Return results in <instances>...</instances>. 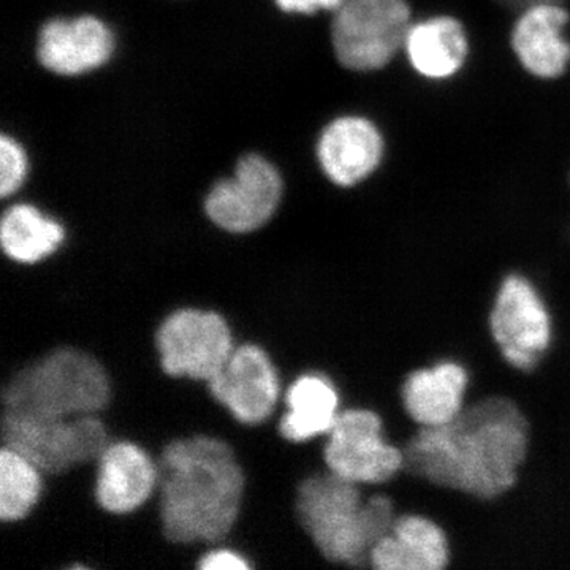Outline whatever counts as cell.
I'll list each match as a JSON object with an SVG mask.
<instances>
[{
    "label": "cell",
    "instance_id": "ac0fdd59",
    "mask_svg": "<svg viewBox=\"0 0 570 570\" xmlns=\"http://www.w3.org/2000/svg\"><path fill=\"white\" fill-rule=\"evenodd\" d=\"M568 22L569 11L562 3H535L521 10L510 43L521 66L534 77L551 80L568 69L570 43L562 36Z\"/></svg>",
    "mask_w": 570,
    "mask_h": 570
},
{
    "label": "cell",
    "instance_id": "277c9868",
    "mask_svg": "<svg viewBox=\"0 0 570 570\" xmlns=\"http://www.w3.org/2000/svg\"><path fill=\"white\" fill-rule=\"evenodd\" d=\"M111 397L107 366L71 344L52 347L0 379V412L45 419L102 415Z\"/></svg>",
    "mask_w": 570,
    "mask_h": 570
},
{
    "label": "cell",
    "instance_id": "e0dca14e",
    "mask_svg": "<svg viewBox=\"0 0 570 570\" xmlns=\"http://www.w3.org/2000/svg\"><path fill=\"white\" fill-rule=\"evenodd\" d=\"M384 140L373 122L360 116H344L328 124L317 145L322 170L336 186L362 183L379 167Z\"/></svg>",
    "mask_w": 570,
    "mask_h": 570
},
{
    "label": "cell",
    "instance_id": "7c38bea8",
    "mask_svg": "<svg viewBox=\"0 0 570 570\" xmlns=\"http://www.w3.org/2000/svg\"><path fill=\"white\" fill-rule=\"evenodd\" d=\"M159 483L156 456L138 442L112 439L96 461L94 497L110 515H130L151 502Z\"/></svg>",
    "mask_w": 570,
    "mask_h": 570
},
{
    "label": "cell",
    "instance_id": "4fadbf2b",
    "mask_svg": "<svg viewBox=\"0 0 570 570\" xmlns=\"http://www.w3.org/2000/svg\"><path fill=\"white\" fill-rule=\"evenodd\" d=\"M343 409V395L335 382L317 371H306L285 385L283 404L269 422L284 441L307 444L322 441Z\"/></svg>",
    "mask_w": 570,
    "mask_h": 570
},
{
    "label": "cell",
    "instance_id": "8992f818",
    "mask_svg": "<svg viewBox=\"0 0 570 570\" xmlns=\"http://www.w3.org/2000/svg\"><path fill=\"white\" fill-rule=\"evenodd\" d=\"M154 343L164 374L202 384L224 370L238 344L228 318L202 306L168 313L157 326Z\"/></svg>",
    "mask_w": 570,
    "mask_h": 570
},
{
    "label": "cell",
    "instance_id": "603a6c76",
    "mask_svg": "<svg viewBox=\"0 0 570 570\" xmlns=\"http://www.w3.org/2000/svg\"><path fill=\"white\" fill-rule=\"evenodd\" d=\"M198 570H253L254 566L246 554L223 543L206 549L195 562Z\"/></svg>",
    "mask_w": 570,
    "mask_h": 570
},
{
    "label": "cell",
    "instance_id": "5bb4252c",
    "mask_svg": "<svg viewBox=\"0 0 570 570\" xmlns=\"http://www.w3.org/2000/svg\"><path fill=\"white\" fill-rule=\"evenodd\" d=\"M469 392L468 367L456 360H441L411 371L401 385V400L415 425L436 428L459 417L466 407Z\"/></svg>",
    "mask_w": 570,
    "mask_h": 570
},
{
    "label": "cell",
    "instance_id": "9a60e30c",
    "mask_svg": "<svg viewBox=\"0 0 570 570\" xmlns=\"http://www.w3.org/2000/svg\"><path fill=\"white\" fill-rule=\"evenodd\" d=\"M452 549L448 531L422 513H401L392 531L370 553L373 570H448Z\"/></svg>",
    "mask_w": 570,
    "mask_h": 570
},
{
    "label": "cell",
    "instance_id": "7a4b0ae2",
    "mask_svg": "<svg viewBox=\"0 0 570 570\" xmlns=\"http://www.w3.org/2000/svg\"><path fill=\"white\" fill-rule=\"evenodd\" d=\"M159 483L151 499L160 530L184 568L234 534L246 494V472L227 439L194 434L165 444L156 456Z\"/></svg>",
    "mask_w": 570,
    "mask_h": 570
},
{
    "label": "cell",
    "instance_id": "3957f363",
    "mask_svg": "<svg viewBox=\"0 0 570 570\" xmlns=\"http://www.w3.org/2000/svg\"><path fill=\"white\" fill-rule=\"evenodd\" d=\"M295 513L326 566L343 569H370L371 550L400 515L384 487L358 485L326 468L298 483Z\"/></svg>",
    "mask_w": 570,
    "mask_h": 570
},
{
    "label": "cell",
    "instance_id": "ffe728a7",
    "mask_svg": "<svg viewBox=\"0 0 570 570\" xmlns=\"http://www.w3.org/2000/svg\"><path fill=\"white\" fill-rule=\"evenodd\" d=\"M404 50L409 62L422 77L445 80L453 77L466 61L468 37L455 18H430L411 26Z\"/></svg>",
    "mask_w": 570,
    "mask_h": 570
},
{
    "label": "cell",
    "instance_id": "44dd1931",
    "mask_svg": "<svg viewBox=\"0 0 570 570\" xmlns=\"http://www.w3.org/2000/svg\"><path fill=\"white\" fill-rule=\"evenodd\" d=\"M45 475L17 450L0 449V523L28 519L40 504Z\"/></svg>",
    "mask_w": 570,
    "mask_h": 570
},
{
    "label": "cell",
    "instance_id": "2e32d148",
    "mask_svg": "<svg viewBox=\"0 0 570 570\" xmlns=\"http://www.w3.org/2000/svg\"><path fill=\"white\" fill-rule=\"evenodd\" d=\"M115 50L112 33L94 17L52 20L41 28L39 61L45 69L63 77L99 69Z\"/></svg>",
    "mask_w": 570,
    "mask_h": 570
},
{
    "label": "cell",
    "instance_id": "6da1fadb",
    "mask_svg": "<svg viewBox=\"0 0 570 570\" xmlns=\"http://www.w3.org/2000/svg\"><path fill=\"white\" fill-rule=\"evenodd\" d=\"M530 445V422L515 400L475 397L453 422L419 428L404 442L401 474L491 501L515 487Z\"/></svg>",
    "mask_w": 570,
    "mask_h": 570
},
{
    "label": "cell",
    "instance_id": "8fae6325",
    "mask_svg": "<svg viewBox=\"0 0 570 570\" xmlns=\"http://www.w3.org/2000/svg\"><path fill=\"white\" fill-rule=\"evenodd\" d=\"M283 198V179L268 160L257 154L243 157L234 178L223 179L205 198L209 223L225 234H257L272 223Z\"/></svg>",
    "mask_w": 570,
    "mask_h": 570
},
{
    "label": "cell",
    "instance_id": "ba28073f",
    "mask_svg": "<svg viewBox=\"0 0 570 570\" xmlns=\"http://www.w3.org/2000/svg\"><path fill=\"white\" fill-rule=\"evenodd\" d=\"M411 26L406 0H344L332 28L337 61L354 71L384 69L406 45Z\"/></svg>",
    "mask_w": 570,
    "mask_h": 570
},
{
    "label": "cell",
    "instance_id": "7402d4cb",
    "mask_svg": "<svg viewBox=\"0 0 570 570\" xmlns=\"http://www.w3.org/2000/svg\"><path fill=\"white\" fill-rule=\"evenodd\" d=\"M28 175V159L17 141L0 138V195L2 198L17 193Z\"/></svg>",
    "mask_w": 570,
    "mask_h": 570
},
{
    "label": "cell",
    "instance_id": "5b68a950",
    "mask_svg": "<svg viewBox=\"0 0 570 570\" xmlns=\"http://www.w3.org/2000/svg\"><path fill=\"white\" fill-rule=\"evenodd\" d=\"M0 441L32 461L45 478H56L96 463L112 436L100 414L45 419L0 412Z\"/></svg>",
    "mask_w": 570,
    "mask_h": 570
},
{
    "label": "cell",
    "instance_id": "9c48e42d",
    "mask_svg": "<svg viewBox=\"0 0 570 570\" xmlns=\"http://www.w3.org/2000/svg\"><path fill=\"white\" fill-rule=\"evenodd\" d=\"M490 333L510 366L530 374L553 343V316L538 285L510 273L499 285L489 317Z\"/></svg>",
    "mask_w": 570,
    "mask_h": 570
},
{
    "label": "cell",
    "instance_id": "30bf717a",
    "mask_svg": "<svg viewBox=\"0 0 570 570\" xmlns=\"http://www.w3.org/2000/svg\"><path fill=\"white\" fill-rule=\"evenodd\" d=\"M206 390L243 426H261L276 417L283 404L284 382L272 354L261 344H236L227 365Z\"/></svg>",
    "mask_w": 570,
    "mask_h": 570
},
{
    "label": "cell",
    "instance_id": "d6986e66",
    "mask_svg": "<svg viewBox=\"0 0 570 570\" xmlns=\"http://www.w3.org/2000/svg\"><path fill=\"white\" fill-rule=\"evenodd\" d=\"M66 242V227L33 205H11L0 220L3 257L17 265L43 264L58 254Z\"/></svg>",
    "mask_w": 570,
    "mask_h": 570
},
{
    "label": "cell",
    "instance_id": "cb8c5ba5",
    "mask_svg": "<svg viewBox=\"0 0 570 570\" xmlns=\"http://www.w3.org/2000/svg\"><path fill=\"white\" fill-rule=\"evenodd\" d=\"M344 0H276L277 7L287 13H316L318 10H337Z\"/></svg>",
    "mask_w": 570,
    "mask_h": 570
},
{
    "label": "cell",
    "instance_id": "52a82bcc",
    "mask_svg": "<svg viewBox=\"0 0 570 570\" xmlns=\"http://www.w3.org/2000/svg\"><path fill=\"white\" fill-rule=\"evenodd\" d=\"M328 471L365 487L392 482L404 469V450L390 441L385 423L370 407H344L335 426L322 439Z\"/></svg>",
    "mask_w": 570,
    "mask_h": 570
}]
</instances>
